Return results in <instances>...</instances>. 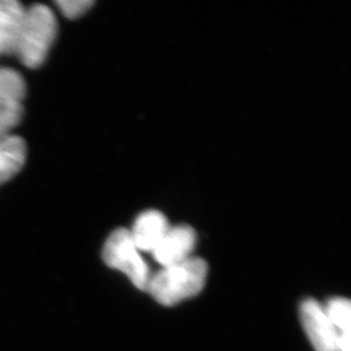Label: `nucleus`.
<instances>
[{
    "instance_id": "nucleus-1",
    "label": "nucleus",
    "mask_w": 351,
    "mask_h": 351,
    "mask_svg": "<svg viewBox=\"0 0 351 351\" xmlns=\"http://www.w3.org/2000/svg\"><path fill=\"white\" fill-rule=\"evenodd\" d=\"M207 273V263L191 257L181 264L162 267L160 272L152 275L146 291L160 305H176L202 291Z\"/></svg>"
},
{
    "instance_id": "nucleus-2",
    "label": "nucleus",
    "mask_w": 351,
    "mask_h": 351,
    "mask_svg": "<svg viewBox=\"0 0 351 351\" xmlns=\"http://www.w3.org/2000/svg\"><path fill=\"white\" fill-rule=\"evenodd\" d=\"M57 36V21L53 10L43 3L27 8L15 53L29 69H38L46 60Z\"/></svg>"
},
{
    "instance_id": "nucleus-3",
    "label": "nucleus",
    "mask_w": 351,
    "mask_h": 351,
    "mask_svg": "<svg viewBox=\"0 0 351 351\" xmlns=\"http://www.w3.org/2000/svg\"><path fill=\"white\" fill-rule=\"evenodd\" d=\"M103 258L110 267L124 273L136 288L146 291L152 274L130 230L117 229L108 237L104 245Z\"/></svg>"
},
{
    "instance_id": "nucleus-4",
    "label": "nucleus",
    "mask_w": 351,
    "mask_h": 351,
    "mask_svg": "<svg viewBox=\"0 0 351 351\" xmlns=\"http://www.w3.org/2000/svg\"><path fill=\"white\" fill-rule=\"evenodd\" d=\"M27 86L17 71L0 67V138L10 134L23 117Z\"/></svg>"
},
{
    "instance_id": "nucleus-5",
    "label": "nucleus",
    "mask_w": 351,
    "mask_h": 351,
    "mask_svg": "<svg viewBox=\"0 0 351 351\" xmlns=\"http://www.w3.org/2000/svg\"><path fill=\"white\" fill-rule=\"evenodd\" d=\"M300 321L308 335L309 341L316 351H339L338 335L328 315L319 302L306 299L302 302Z\"/></svg>"
},
{
    "instance_id": "nucleus-6",
    "label": "nucleus",
    "mask_w": 351,
    "mask_h": 351,
    "mask_svg": "<svg viewBox=\"0 0 351 351\" xmlns=\"http://www.w3.org/2000/svg\"><path fill=\"white\" fill-rule=\"evenodd\" d=\"M195 240L197 235L191 226H171L152 254L162 267L181 264L191 258L190 255L195 249Z\"/></svg>"
},
{
    "instance_id": "nucleus-7",
    "label": "nucleus",
    "mask_w": 351,
    "mask_h": 351,
    "mask_svg": "<svg viewBox=\"0 0 351 351\" xmlns=\"http://www.w3.org/2000/svg\"><path fill=\"white\" fill-rule=\"evenodd\" d=\"M169 228V221L162 212L149 209L136 217L130 233L140 252H153Z\"/></svg>"
},
{
    "instance_id": "nucleus-8",
    "label": "nucleus",
    "mask_w": 351,
    "mask_h": 351,
    "mask_svg": "<svg viewBox=\"0 0 351 351\" xmlns=\"http://www.w3.org/2000/svg\"><path fill=\"white\" fill-rule=\"evenodd\" d=\"M27 8L17 0H0V53L14 55Z\"/></svg>"
},
{
    "instance_id": "nucleus-9",
    "label": "nucleus",
    "mask_w": 351,
    "mask_h": 351,
    "mask_svg": "<svg viewBox=\"0 0 351 351\" xmlns=\"http://www.w3.org/2000/svg\"><path fill=\"white\" fill-rule=\"evenodd\" d=\"M27 160V143L14 134L0 138V186L8 182L23 169Z\"/></svg>"
},
{
    "instance_id": "nucleus-10",
    "label": "nucleus",
    "mask_w": 351,
    "mask_h": 351,
    "mask_svg": "<svg viewBox=\"0 0 351 351\" xmlns=\"http://www.w3.org/2000/svg\"><path fill=\"white\" fill-rule=\"evenodd\" d=\"M324 311L339 333H350L351 304L349 299H331Z\"/></svg>"
},
{
    "instance_id": "nucleus-11",
    "label": "nucleus",
    "mask_w": 351,
    "mask_h": 351,
    "mask_svg": "<svg viewBox=\"0 0 351 351\" xmlns=\"http://www.w3.org/2000/svg\"><path fill=\"white\" fill-rule=\"evenodd\" d=\"M56 3L64 16L73 20L86 14L95 3L93 0H58Z\"/></svg>"
},
{
    "instance_id": "nucleus-12",
    "label": "nucleus",
    "mask_w": 351,
    "mask_h": 351,
    "mask_svg": "<svg viewBox=\"0 0 351 351\" xmlns=\"http://www.w3.org/2000/svg\"><path fill=\"white\" fill-rule=\"evenodd\" d=\"M338 350L351 351L350 333H339Z\"/></svg>"
}]
</instances>
